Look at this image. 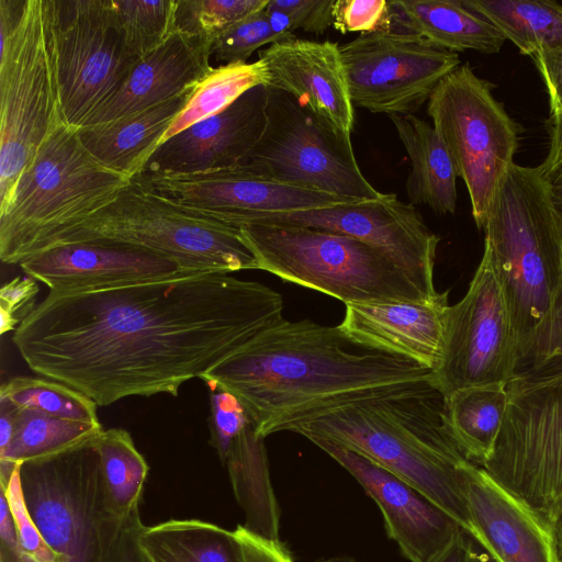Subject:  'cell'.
<instances>
[{
	"label": "cell",
	"instance_id": "obj_1",
	"mask_svg": "<svg viewBox=\"0 0 562 562\" xmlns=\"http://www.w3.org/2000/svg\"><path fill=\"white\" fill-rule=\"evenodd\" d=\"M282 296L225 272H200L93 291L52 292L13 344L27 367L98 406L178 395L283 319Z\"/></svg>",
	"mask_w": 562,
	"mask_h": 562
},
{
	"label": "cell",
	"instance_id": "obj_2",
	"mask_svg": "<svg viewBox=\"0 0 562 562\" xmlns=\"http://www.w3.org/2000/svg\"><path fill=\"white\" fill-rule=\"evenodd\" d=\"M432 375L412 359L355 341L339 325L283 318L200 379L235 395L266 438L336 404Z\"/></svg>",
	"mask_w": 562,
	"mask_h": 562
},
{
	"label": "cell",
	"instance_id": "obj_3",
	"mask_svg": "<svg viewBox=\"0 0 562 562\" xmlns=\"http://www.w3.org/2000/svg\"><path fill=\"white\" fill-rule=\"evenodd\" d=\"M289 431L351 450L395 474L472 536L464 477L473 463L445 419L432 379L387 386L292 424Z\"/></svg>",
	"mask_w": 562,
	"mask_h": 562
},
{
	"label": "cell",
	"instance_id": "obj_4",
	"mask_svg": "<svg viewBox=\"0 0 562 562\" xmlns=\"http://www.w3.org/2000/svg\"><path fill=\"white\" fill-rule=\"evenodd\" d=\"M482 229L484 252L502 286L520 355L550 316L562 289L561 222L537 167H509Z\"/></svg>",
	"mask_w": 562,
	"mask_h": 562
},
{
	"label": "cell",
	"instance_id": "obj_5",
	"mask_svg": "<svg viewBox=\"0 0 562 562\" xmlns=\"http://www.w3.org/2000/svg\"><path fill=\"white\" fill-rule=\"evenodd\" d=\"M131 182L101 166L60 123L0 204V259L19 265L63 229L110 204Z\"/></svg>",
	"mask_w": 562,
	"mask_h": 562
},
{
	"label": "cell",
	"instance_id": "obj_6",
	"mask_svg": "<svg viewBox=\"0 0 562 562\" xmlns=\"http://www.w3.org/2000/svg\"><path fill=\"white\" fill-rule=\"evenodd\" d=\"M63 122L52 0H0V204Z\"/></svg>",
	"mask_w": 562,
	"mask_h": 562
},
{
	"label": "cell",
	"instance_id": "obj_7",
	"mask_svg": "<svg viewBox=\"0 0 562 562\" xmlns=\"http://www.w3.org/2000/svg\"><path fill=\"white\" fill-rule=\"evenodd\" d=\"M238 228L259 270L345 304L422 302L438 295H428L389 257L352 237L286 224Z\"/></svg>",
	"mask_w": 562,
	"mask_h": 562
},
{
	"label": "cell",
	"instance_id": "obj_8",
	"mask_svg": "<svg viewBox=\"0 0 562 562\" xmlns=\"http://www.w3.org/2000/svg\"><path fill=\"white\" fill-rule=\"evenodd\" d=\"M86 241L146 249L191 273L259 270L238 227L190 214L132 181L110 204L54 235L41 250Z\"/></svg>",
	"mask_w": 562,
	"mask_h": 562
},
{
	"label": "cell",
	"instance_id": "obj_9",
	"mask_svg": "<svg viewBox=\"0 0 562 562\" xmlns=\"http://www.w3.org/2000/svg\"><path fill=\"white\" fill-rule=\"evenodd\" d=\"M432 126L463 180L472 216L483 228L492 199L518 148V125L467 63L437 86L427 103Z\"/></svg>",
	"mask_w": 562,
	"mask_h": 562
},
{
	"label": "cell",
	"instance_id": "obj_10",
	"mask_svg": "<svg viewBox=\"0 0 562 562\" xmlns=\"http://www.w3.org/2000/svg\"><path fill=\"white\" fill-rule=\"evenodd\" d=\"M267 88L263 133L238 165L283 183L353 200L383 195L361 172L350 135L321 122L290 94Z\"/></svg>",
	"mask_w": 562,
	"mask_h": 562
},
{
	"label": "cell",
	"instance_id": "obj_11",
	"mask_svg": "<svg viewBox=\"0 0 562 562\" xmlns=\"http://www.w3.org/2000/svg\"><path fill=\"white\" fill-rule=\"evenodd\" d=\"M52 19L60 113L79 128L140 58L126 43L113 0H52Z\"/></svg>",
	"mask_w": 562,
	"mask_h": 562
},
{
	"label": "cell",
	"instance_id": "obj_12",
	"mask_svg": "<svg viewBox=\"0 0 562 562\" xmlns=\"http://www.w3.org/2000/svg\"><path fill=\"white\" fill-rule=\"evenodd\" d=\"M519 344L492 261L482 259L464 296L449 305L441 360L432 382L445 397L462 389L507 385Z\"/></svg>",
	"mask_w": 562,
	"mask_h": 562
},
{
	"label": "cell",
	"instance_id": "obj_13",
	"mask_svg": "<svg viewBox=\"0 0 562 562\" xmlns=\"http://www.w3.org/2000/svg\"><path fill=\"white\" fill-rule=\"evenodd\" d=\"M339 49L353 105L389 116L414 114L460 66L458 53L407 31L361 33Z\"/></svg>",
	"mask_w": 562,
	"mask_h": 562
},
{
	"label": "cell",
	"instance_id": "obj_14",
	"mask_svg": "<svg viewBox=\"0 0 562 562\" xmlns=\"http://www.w3.org/2000/svg\"><path fill=\"white\" fill-rule=\"evenodd\" d=\"M508 394L494 451L481 467L543 517L562 494V381Z\"/></svg>",
	"mask_w": 562,
	"mask_h": 562
},
{
	"label": "cell",
	"instance_id": "obj_15",
	"mask_svg": "<svg viewBox=\"0 0 562 562\" xmlns=\"http://www.w3.org/2000/svg\"><path fill=\"white\" fill-rule=\"evenodd\" d=\"M131 181L190 214L235 227L266 214L361 201L283 183L245 165L188 175L138 172Z\"/></svg>",
	"mask_w": 562,
	"mask_h": 562
},
{
	"label": "cell",
	"instance_id": "obj_16",
	"mask_svg": "<svg viewBox=\"0 0 562 562\" xmlns=\"http://www.w3.org/2000/svg\"><path fill=\"white\" fill-rule=\"evenodd\" d=\"M29 513L46 542L69 562H85L110 520L102 503L99 458L92 443L53 459L21 465ZM113 524V522H109Z\"/></svg>",
	"mask_w": 562,
	"mask_h": 562
},
{
	"label": "cell",
	"instance_id": "obj_17",
	"mask_svg": "<svg viewBox=\"0 0 562 562\" xmlns=\"http://www.w3.org/2000/svg\"><path fill=\"white\" fill-rule=\"evenodd\" d=\"M248 224H286L337 233L358 239L384 254L428 295L438 294L434 282L440 237L425 224L412 203L394 193L291 213L257 216Z\"/></svg>",
	"mask_w": 562,
	"mask_h": 562
},
{
	"label": "cell",
	"instance_id": "obj_18",
	"mask_svg": "<svg viewBox=\"0 0 562 562\" xmlns=\"http://www.w3.org/2000/svg\"><path fill=\"white\" fill-rule=\"evenodd\" d=\"M375 502L387 536L411 562H432L463 529L415 487L371 460L329 440L311 437Z\"/></svg>",
	"mask_w": 562,
	"mask_h": 562
},
{
	"label": "cell",
	"instance_id": "obj_19",
	"mask_svg": "<svg viewBox=\"0 0 562 562\" xmlns=\"http://www.w3.org/2000/svg\"><path fill=\"white\" fill-rule=\"evenodd\" d=\"M19 265L27 277L58 293L102 290L192 274L162 255L113 243L56 245Z\"/></svg>",
	"mask_w": 562,
	"mask_h": 562
},
{
	"label": "cell",
	"instance_id": "obj_20",
	"mask_svg": "<svg viewBox=\"0 0 562 562\" xmlns=\"http://www.w3.org/2000/svg\"><path fill=\"white\" fill-rule=\"evenodd\" d=\"M267 86H256L224 111L160 143L139 172L188 175L238 165L266 126Z\"/></svg>",
	"mask_w": 562,
	"mask_h": 562
},
{
	"label": "cell",
	"instance_id": "obj_21",
	"mask_svg": "<svg viewBox=\"0 0 562 562\" xmlns=\"http://www.w3.org/2000/svg\"><path fill=\"white\" fill-rule=\"evenodd\" d=\"M268 71L267 87L281 90L334 131L350 135L353 103L339 45L295 36L258 53Z\"/></svg>",
	"mask_w": 562,
	"mask_h": 562
},
{
	"label": "cell",
	"instance_id": "obj_22",
	"mask_svg": "<svg viewBox=\"0 0 562 562\" xmlns=\"http://www.w3.org/2000/svg\"><path fill=\"white\" fill-rule=\"evenodd\" d=\"M472 537L496 562H560L543 517L471 463L464 477Z\"/></svg>",
	"mask_w": 562,
	"mask_h": 562
},
{
	"label": "cell",
	"instance_id": "obj_23",
	"mask_svg": "<svg viewBox=\"0 0 562 562\" xmlns=\"http://www.w3.org/2000/svg\"><path fill=\"white\" fill-rule=\"evenodd\" d=\"M340 328L355 341L435 370L445 345L448 291L422 302L345 304Z\"/></svg>",
	"mask_w": 562,
	"mask_h": 562
},
{
	"label": "cell",
	"instance_id": "obj_24",
	"mask_svg": "<svg viewBox=\"0 0 562 562\" xmlns=\"http://www.w3.org/2000/svg\"><path fill=\"white\" fill-rule=\"evenodd\" d=\"M210 61L206 42L175 30L136 63L121 89L83 126L113 121L191 90L213 68Z\"/></svg>",
	"mask_w": 562,
	"mask_h": 562
},
{
	"label": "cell",
	"instance_id": "obj_25",
	"mask_svg": "<svg viewBox=\"0 0 562 562\" xmlns=\"http://www.w3.org/2000/svg\"><path fill=\"white\" fill-rule=\"evenodd\" d=\"M193 89L113 121L79 127V139L101 166L131 180L161 143Z\"/></svg>",
	"mask_w": 562,
	"mask_h": 562
},
{
	"label": "cell",
	"instance_id": "obj_26",
	"mask_svg": "<svg viewBox=\"0 0 562 562\" xmlns=\"http://www.w3.org/2000/svg\"><path fill=\"white\" fill-rule=\"evenodd\" d=\"M391 7L393 23L454 53L496 54L506 41L493 23L462 0H400Z\"/></svg>",
	"mask_w": 562,
	"mask_h": 562
},
{
	"label": "cell",
	"instance_id": "obj_27",
	"mask_svg": "<svg viewBox=\"0 0 562 562\" xmlns=\"http://www.w3.org/2000/svg\"><path fill=\"white\" fill-rule=\"evenodd\" d=\"M412 161L406 193L413 205H427L437 214L457 209L456 165L435 127L415 114L390 115Z\"/></svg>",
	"mask_w": 562,
	"mask_h": 562
},
{
	"label": "cell",
	"instance_id": "obj_28",
	"mask_svg": "<svg viewBox=\"0 0 562 562\" xmlns=\"http://www.w3.org/2000/svg\"><path fill=\"white\" fill-rule=\"evenodd\" d=\"M99 458L103 510L120 529L137 528L138 505L148 473L144 457L128 431L102 430L92 442Z\"/></svg>",
	"mask_w": 562,
	"mask_h": 562
},
{
	"label": "cell",
	"instance_id": "obj_29",
	"mask_svg": "<svg viewBox=\"0 0 562 562\" xmlns=\"http://www.w3.org/2000/svg\"><path fill=\"white\" fill-rule=\"evenodd\" d=\"M249 530L279 539L280 508L269 471L265 438L249 424L235 439L224 462Z\"/></svg>",
	"mask_w": 562,
	"mask_h": 562
},
{
	"label": "cell",
	"instance_id": "obj_30",
	"mask_svg": "<svg viewBox=\"0 0 562 562\" xmlns=\"http://www.w3.org/2000/svg\"><path fill=\"white\" fill-rule=\"evenodd\" d=\"M136 544L143 562H241L233 532L199 519L140 526Z\"/></svg>",
	"mask_w": 562,
	"mask_h": 562
},
{
	"label": "cell",
	"instance_id": "obj_31",
	"mask_svg": "<svg viewBox=\"0 0 562 562\" xmlns=\"http://www.w3.org/2000/svg\"><path fill=\"white\" fill-rule=\"evenodd\" d=\"M102 430L100 423L18 408L12 440L0 453V484H8L18 465L45 461L83 448L91 445Z\"/></svg>",
	"mask_w": 562,
	"mask_h": 562
},
{
	"label": "cell",
	"instance_id": "obj_32",
	"mask_svg": "<svg viewBox=\"0 0 562 562\" xmlns=\"http://www.w3.org/2000/svg\"><path fill=\"white\" fill-rule=\"evenodd\" d=\"M508 401L504 384L462 389L445 397L447 428L471 462L481 467L492 456Z\"/></svg>",
	"mask_w": 562,
	"mask_h": 562
},
{
	"label": "cell",
	"instance_id": "obj_33",
	"mask_svg": "<svg viewBox=\"0 0 562 562\" xmlns=\"http://www.w3.org/2000/svg\"><path fill=\"white\" fill-rule=\"evenodd\" d=\"M493 23L522 55L562 47V2L557 0H462Z\"/></svg>",
	"mask_w": 562,
	"mask_h": 562
},
{
	"label": "cell",
	"instance_id": "obj_34",
	"mask_svg": "<svg viewBox=\"0 0 562 562\" xmlns=\"http://www.w3.org/2000/svg\"><path fill=\"white\" fill-rule=\"evenodd\" d=\"M267 82L268 71L260 59L213 67L194 87L187 104L170 124L161 143L189 126L224 111L246 91L256 86H267Z\"/></svg>",
	"mask_w": 562,
	"mask_h": 562
},
{
	"label": "cell",
	"instance_id": "obj_35",
	"mask_svg": "<svg viewBox=\"0 0 562 562\" xmlns=\"http://www.w3.org/2000/svg\"><path fill=\"white\" fill-rule=\"evenodd\" d=\"M0 400L20 409L36 411L52 416L100 423L97 404L85 394L52 379L15 376L2 383Z\"/></svg>",
	"mask_w": 562,
	"mask_h": 562
},
{
	"label": "cell",
	"instance_id": "obj_36",
	"mask_svg": "<svg viewBox=\"0 0 562 562\" xmlns=\"http://www.w3.org/2000/svg\"><path fill=\"white\" fill-rule=\"evenodd\" d=\"M131 50L139 58L162 45L175 31L177 0H113Z\"/></svg>",
	"mask_w": 562,
	"mask_h": 562
},
{
	"label": "cell",
	"instance_id": "obj_37",
	"mask_svg": "<svg viewBox=\"0 0 562 562\" xmlns=\"http://www.w3.org/2000/svg\"><path fill=\"white\" fill-rule=\"evenodd\" d=\"M269 0H177L175 30L210 45L232 24L262 10Z\"/></svg>",
	"mask_w": 562,
	"mask_h": 562
},
{
	"label": "cell",
	"instance_id": "obj_38",
	"mask_svg": "<svg viewBox=\"0 0 562 562\" xmlns=\"http://www.w3.org/2000/svg\"><path fill=\"white\" fill-rule=\"evenodd\" d=\"M289 38L292 37L274 29L263 8L220 33L212 42L210 53L222 65L248 63L247 59L259 47Z\"/></svg>",
	"mask_w": 562,
	"mask_h": 562
},
{
	"label": "cell",
	"instance_id": "obj_39",
	"mask_svg": "<svg viewBox=\"0 0 562 562\" xmlns=\"http://www.w3.org/2000/svg\"><path fill=\"white\" fill-rule=\"evenodd\" d=\"M21 465L15 468L7 485L0 484L15 524L21 552L20 562H69L46 542L32 519L23 495Z\"/></svg>",
	"mask_w": 562,
	"mask_h": 562
},
{
	"label": "cell",
	"instance_id": "obj_40",
	"mask_svg": "<svg viewBox=\"0 0 562 562\" xmlns=\"http://www.w3.org/2000/svg\"><path fill=\"white\" fill-rule=\"evenodd\" d=\"M210 390L212 391L210 443L224 463L235 439L251 424V420L235 395L220 389Z\"/></svg>",
	"mask_w": 562,
	"mask_h": 562
},
{
	"label": "cell",
	"instance_id": "obj_41",
	"mask_svg": "<svg viewBox=\"0 0 562 562\" xmlns=\"http://www.w3.org/2000/svg\"><path fill=\"white\" fill-rule=\"evenodd\" d=\"M391 2L385 0H336L333 25L342 34L393 30Z\"/></svg>",
	"mask_w": 562,
	"mask_h": 562
},
{
	"label": "cell",
	"instance_id": "obj_42",
	"mask_svg": "<svg viewBox=\"0 0 562 562\" xmlns=\"http://www.w3.org/2000/svg\"><path fill=\"white\" fill-rule=\"evenodd\" d=\"M336 0H269V5L285 14L292 31L321 35L333 23Z\"/></svg>",
	"mask_w": 562,
	"mask_h": 562
},
{
	"label": "cell",
	"instance_id": "obj_43",
	"mask_svg": "<svg viewBox=\"0 0 562 562\" xmlns=\"http://www.w3.org/2000/svg\"><path fill=\"white\" fill-rule=\"evenodd\" d=\"M38 285L31 277H16L0 290V333L15 330L35 307Z\"/></svg>",
	"mask_w": 562,
	"mask_h": 562
},
{
	"label": "cell",
	"instance_id": "obj_44",
	"mask_svg": "<svg viewBox=\"0 0 562 562\" xmlns=\"http://www.w3.org/2000/svg\"><path fill=\"white\" fill-rule=\"evenodd\" d=\"M562 352V289L548 319L519 355L517 370Z\"/></svg>",
	"mask_w": 562,
	"mask_h": 562
},
{
	"label": "cell",
	"instance_id": "obj_45",
	"mask_svg": "<svg viewBox=\"0 0 562 562\" xmlns=\"http://www.w3.org/2000/svg\"><path fill=\"white\" fill-rule=\"evenodd\" d=\"M232 532L241 562H295L290 550L279 539L260 536L244 525H238Z\"/></svg>",
	"mask_w": 562,
	"mask_h": 562
},
{
	"label": "cell",
	"instance_id": "obj_46",
	"mask_svg": "<svg viewBox=\"0 0 562 562\" xmlns=\"http://www.w3.org/2000/svg\"><path fill=\"white\" fill-rule=\"evenodd\" d=\"M549 135L548 154L537 167L552 191L554 200L562 201V113H552L546 121Z\"/></svg>",
	"mask_w": 562,
	"mask_h": 562
},
{
	"label": "cell",
	"instance_id": "obj_47",
	"mask_svg": "<svg viewBox=\"0 0 562 562\" xmlns=\"http://www.w3.org/2000/svg\"><path fill=\"white\" fill-rule=\"evenodd\" d=\"M531 58L546 85L550 114L562 113V47L541 50Z\"/></svg>",
	"mask_w": 562,
	"mask_h": 562
},
{
	"label": "cell",
	"instance_id": "obj_48",
	"mask_svg": "<svg viewBox=\"0 0 562 562\" xmlns=\"http://www.w3.org/2000/svg\"><path fill=\"white\" fill-rule=\"evenodd\" d=\"M562 381V352L549 356L516 371L507 384L508 392Z\"/></svg>",
	"mask_w": 562,
	"mask_h": 562
},
{
	"label": "cell",
	"instance_id": "obj_49",
	"mask_svg": "<svg viewBox=\"0 0 562 562\" xmlns=\"http://www.w3.org/2000/svg\"><path fill=\"white\" fill-rule=\"evenodd\" d=\"M432 562L496 561L470 533H468L465 530H462Z\"/></svg>",
	"mask_w": 562,
	"mask_h": 562
},
{
	"label": "cell",
	"instance_id": "obj_50",
	"mask_svg": "<svg viewBox=\"0 0 562 562\" xmlns=\"http://www.w3.org/2000/svg\"><path fill=\"white\" fill-rule=\"evenodd\" d=\"M18 408L8 401L0 400V453L4 452L12 440Z\"/></svg>",
	"mask_w": 562,
	"mask_h": 562
},
{
	"label": "cell",
	"instance_id": "obj_51",
	"mask_svg": "<svg viewBox=\"0 0 562 562\" xmlns=\"http://www.w3.org/2000/svg\"><path fill=\"white\" fill-rule=\"evenodd\" d=\"M543 519L551 531L559 561L562 562V494L551 504Z\"/></svg>",
	"mask_w": 562,
	"mask_h": 562
},
{
	"label": "cell",
	"instance_id": "obj_52",
	"mask_svg": "<svg viewBox=\"0 0 562 562\" xmlns=\"http://www.w3.org/2000/svg\"><path fill=\"white\" fill-rule=\"evenodd\" d=\"M136 529L122 533L114 562H143L136 544Z\"/></svg>",
	"mask_w": 562,
	"mask_h": 562
},
{
	"label": "cell",
	"instance_id": "obj_53",
	"mask_svg": "<svg viewBox=\"0 0 562 562\" xmlns=\"http://www.w3.org/2000/svg\"><path fill=\"white\" fill-rule=\"evenodd\" d=\"M315 562H359V561H357L353 557H350V555H336V557H330V558H326V559H321Z\"/></svg>",
	"mask_w": 562,
	"mask_h": 562
},
{
	"label": "cell",
	"instance_id": "obj_54",
	"mask_svg": "<svg viewBox=\"0 0 562 562\" xmlns=\"http://www.w3.org/2000/svg\"><path fill=\"white\" fill-rule=\"evenodd\" d=\"M554 203H555V207H557V211H558V214H559V217H560L561 228H562V201L554 200Z\"/></svg>",
	"mask_w": 562,
	"mask_h": 562
}]
</instances>
